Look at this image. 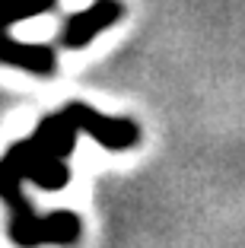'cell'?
I'll return each instance as SVG.
<instances>
[{"label": "cell", "mask_w": 245, "mask_h": 248, "mask_svg": "<svg viewBox=\"0 0 245 248\" xmlns=\"http://www.w3.org/2000/svg\"><path fill=\"white\" fill-rule=\"evenodd\" d=\"M3 162L13 169L22 182L38 185V188H45V191H61L70 182V166H67V159H58V156L45 153L32 137L10 143V150L3 153Z\"/></svg>", "instance_id": "obj_2"}, {"label": "cell", "mask_w": 245, "mask_h": 248, "mask_svg": "<svg viewBox=\"0 0 245 248\" xmlns=\"http://www.w3.org/2000/svg\"><path fill=\"white\" fill-rule=\"evenodd\" d=\"M77 137H80V131L67 121L64 115H61V111L42 118L38 127L32 131V140L42 146L45 153L58 156V159H70V153L77 150Z\"/></svg>", "instance_id": "obj_6"}, {"label": "cell", "mask_w": 245, "mask_h": 248, "mask_svg": "<svg viewBox=\"0 0 245 248\" xmlns=\"http://www.w3.org/2000/svg\"><path fill=\"white\" fill-rule=\"evenodd\" d=\"M22 185L26 182L0 159V201L10 210V219H7L10 242L16 248L48 245V223H45L42 213H35V207L29 204V197L22 194Z\"/></svg>", "instance_id": "obj_1"}, {"label": "cell", "mask_w": 245, "mask_h": 248, "mask_svg": "<svg viewBox=\"0 0 245 248\" xmlns=\"http://www.w3.org/2000/svg\"><path fill=\"white\" fill-rule=\"evenodd\" d=\"M0 64L26 70V73H35V77H51L54 67H58V58H54V48H48V45L16 42L3 29L0 32Z\"/></svg>", "instance_id": "obj_5"}, {"label": "cell", "mask_w": 245, "mask_h": 248, "mask_svg": "<svg viewBox=\"0 0 245 248\" xmlns=\"http://www.w3.org/2000/svg\"><path fill=\"white\" fill-rule=\"evenodd\" d=\"M121 16H124L121 0H96L93 7L73 13L70 19L64 22V29H61V35H58L61 48H67V51L86 48L96 35H102V32L112 29L115 22H121Z\"/></svg>", "instance_id": "obj_4"}, {"label": "cell", "mask_w": 245, "mask_h": 248, "mask_svg": "<svg viewBox=\"0 0 245 248\" xmlns=\"http://www.w3.org/2000/svg\"><path fill=\"white\" fill-rule=\"evenodd\" d=\"M45 219H48V245H73L83 232L80 217L70 210H51L45 213Z\"/></svg>", "instance_id": "obj_8"}, {"label": "cell", "mask_w": 245, "mask_h": 248, "mask_svg": "<svg viewBox=\"0 0 245 248\" xmlns=\"http://www.w3.org/2000/svg\"><path fill=\"white\" fill-rule=\"evenodd\" d=\"M54 7H58V0H0V32L16 22L32 19V16L48 13Z\"/></svg>", "instance_id": "obj_7"}, {"label": "cell", "mask_w": 245, "mask_h": 248, "mask_svg": "<svg viewBox=\"0 0 245 248\" xmlns=\"http://www.w3.org/2000/svg\"><path fill=\"white\" fill-rule=\"evenodd\" d=\"M61 115L77 127L80 134L96 137V143H102L105 150H131L140 140V127L131 118H112L96 111L86 102H70L61 108Z\"/></svg>", "instance_id": "obj_3"}]
</instances>
